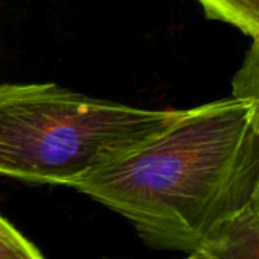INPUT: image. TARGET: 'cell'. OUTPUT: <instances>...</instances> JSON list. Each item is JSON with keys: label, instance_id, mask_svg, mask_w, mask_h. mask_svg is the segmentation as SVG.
<instances>
[{"label": "cell", "instance_id": "1", "mask_svg": "<svg viewBox=\"0 0 259 259\" xmlns=\"http://www.w3.org/2000/svg\"><path fill=\"white\" fill-rule=\"evenodd\" d=\"M71 188L127 219L161 250L194 253L259 199V102L191 109Z\"/></svg>", "mask_w": 259, "mask_h": 259}, {"label": "cell", "instance_id": "2", "mask_svg": "<svg viewBox=\"0 0 259 259\" xmlns=\"http://www.w3.org/2000/svg\"><path fill=\"white\" fill-rule=\"evenodd\" d=\"M179 114L96 99L56 83H0V175L73 187Z\"/></svg>", "mask_w": 259, "mask_h": 259}, {"label": "cell", "instance_id": "3", "mask_svg": "<svg viewBox=\"0 0 259 259\" xmlns=\"http://www.w3.org/2000/svg\"><path fill=\"white\" fill-rule=\"evenodd\" d=\"M197 252L211 259H259V199L225 222Z\"/></svg>", "mask_w": 259, "mask_h": 259}, {"label": "cell", "instance_id": "4", "mask_svg": "<svg viewBox=\"0 0 259 259\" xmlns=\"http://www.w3.org/2000/svg\"><path fill=\"white\" fill-rule=\"evenodd\" d=\"M206 17L229 23L252 41L259 39V0H197Z\"/></svg>", "mask_w": 259, "mask_h": 259}, {"label": "cell", "instance_id": "5", "mask_svg": "<svg viewBox=\"0 0 259 259\" xmlns=\"http://www.w3.org/2000/svg\"><path fill=\"white\" fill-rule=\"evenodd\" d=\"M259 39H255L232 82V97L259 102Z\"/></svg>", "mask_w": 259, "mask_h": 259}, {"label": "cell", "instance_id": "6", "mask_svg": "<svg viewBox=\"0 0 259 259\" xmlns=\"http://www.w3.org/2000/svg\"><path fill=\"white\" fill-rule=\"evenodd\" d=\"M0 259H44L41 252L0 215Z\"/></svg>", "mask_w": 259, "mask_h": 259}, {"label": "cell", "instance_id": "7", "mask_svg": "<svg viewBox=\"0 0 259 259\" xmlns=\"http://www.w3.org/2000/svg\"><path fill=\"white\" fill-rule=\"evenodd\" d=\"M184 259H211L208 255L202 253V252H194V253H188V256Z\"/></svg>", "mask_w": 259, "mask_h": 259}]
</instances>
